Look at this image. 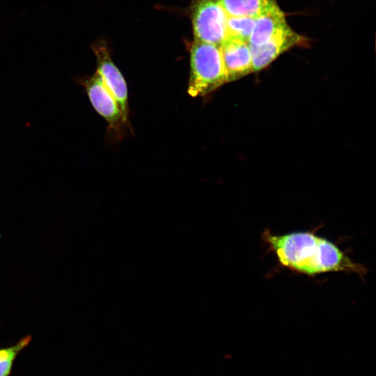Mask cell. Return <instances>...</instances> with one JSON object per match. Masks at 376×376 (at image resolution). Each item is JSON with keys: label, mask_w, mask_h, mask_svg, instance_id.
I'll return each mask as SVG.
<instances>
[{"label": "cell", "mask_w": 376, "mask_h": 376, "mask_svg": "<svg viewBox=\"0 0 376 376\" xmlns=\"http://www.w3.org/2000/svg\"><path fill=\"white\" fill-rule=\"evenodd\" d=\"M263 238L284 267L298 273L314 276L329 272L357 273L363 276L366 268L354 262L335 244L313 232L274 235L265 230Z\"/></svg>", "instance_id": "cell-1"}, {"label": "cell", "mask_w": 376, "mask_h": 376, "mask_svg": "<svg viewBox=\"0 0 376 376\" xmlns=\"http://www.w3.org/2000/svg\"><path fill=\"white\" fill-rule=\"evenodd\" d=\"M228 83L220 47L194 40L190 48L188 94L204 97Z\"/></svg>", "instance_id": "cell-2"}, {"label": "cell", "mask_w": 376, "mask_h": 376, "mask_svg": "<svg viewBox=\"0 0 376 376\" xmlns=\"http://www.w3.org/2000/svg\"><path fill=\"white\" fill-rule=\"evenodd\" d=\"M194 40L220 46L227 38L228 15L218 0H191Z\"/></svg>", "instance_id": "cell-3"}, {"label": "cell", "mask_w": 376, "mask_h": 376, "mask_svg": "<svg viewBox=\"0 0 376 376\" xmlns=\"http://www.w3.org/2000/svg\"><path fill=\"white\" fill-rule=\"evenodd\" d=\"M97 61V71L104 84L118 102L126 120H128V91L120 71L113 62L109 49L102 42L92 45Z\"/></svg>", "instance_id": "cell-4"}, {"label": "cell", "mask_w": 376, "mask_h": 376, "mask_svg": "<svg viewBox=\"0 0 376 376\" xmlns=\"http://www.w3.org/2000/svg\"><path fill=\"white\" fill-rule=\"evenodd\" d=\"M90 102L95 111L108 123L109 127L120 133L127 123L116 99L95 73L84 83Z\"/></svg>", "instance_id": "cell-5"}, {"label": "cell", "mask_w": 376, "mask_h": 376, "mask_svg": "<svg viewBox=\"0 0 376 376\" xmlns=\"http://www.w3.org/2000/svg\"><path fill=\"white\" fill-rule=\"evenodd\" d=\"M305 39L288 25L280 30L267 42L253 46L249 45L253 72L260 71L289 49L302 45Z\"/></svg>", "instance_id": "cell-6"}, {"label": "cell", "mask_w": 376, "mask_h": 376, "mask_svg": "<svg viewBox=\"0 0 376 376\" xmlns=\"http://www.w3.org/2000/svg\"><path fill=\"white\" fill-rule=\"evenodd\" d=\"M219 47L228 83L253 72L249 42L227 37Z\"/></svg>", "instance_id": "cell-7"}, {"label": "cell", "mask_w": 376, "mask_h": 376, "mask_svg": "<svg viewBox=\"0 0 376 376\" xmlns=\"http://www.w3.org/2000/svg\"><path fill=\"white\" fill-rule=\"evenodd\" d=\"M288 25L283 12L276 4L255 18L249 44L253 46L261 45Z\"/></svg>", "instance_id": "cell-8"}, {"label": "cell", "mask_w": 376, "mask_h": 376, "mask_svg": "<svg viewBox=\"0 0 376 376\" xmlns=\"http://www.w3.org/2000/svg\"><path fill=\"white\" fill-rule=\"evenodd\" d=\"M228 17L256 18L274 5L276 0H218Z\"/></svg>", "instance_id": "cell-9"}, {"label": "cell", "mask_w": 376, "mask_h": 376, "mask_svg": "<svg viewBox=\"0 0 376 376\" xmlns=\"http://www.w3.org/2000/svg\"><path fill=\"white\" fill-rule=\"evenodd\" d=\"M31 336H26L10 346L0 347V376H10L14 363L22 351L29 345Z\"/></svg>", "instance_id": "cell-10"}, {"label": "cell", "mask_w": 376, "mask_h": 376, "mask_svg": "<svg viewBox=\"0 0 376 376\" xmlns=\"http://www.w3.org/2000/svg\"><path fill=\"white\" fill-rule=\"evenodd\" d=\"M255 24V18L249 17H228L227 37L249 42Z\"/></svg>", "instance_id": "cell-11"}]
</instances>
